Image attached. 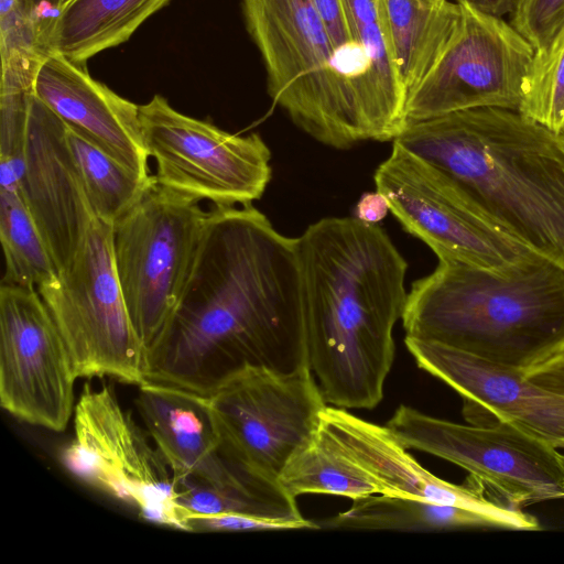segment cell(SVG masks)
<instances>
[{"label": "cell", "mask_w": 564, "mask_h": 564, "mask_svg": "<svg viewBox=\"0 0 564 564\" xmlns=\"http://www.w3.org/2000/svg\"><path fill=\"white\" fill-rule=\"evenodd\" d=\"M310 365L295 238L252 205L214 207L145 381L207 397L247 368Z\"/></svg>", "instance_id": "1"}, {"label": "cell", "mask_w": 564, "mask_h": 564, "mask_svg": "<svg viewBox=\"0 0 564 564\" xmlns=\"http://www.w3.org/2000/svg\"><path fill=\"white\" fill-rule=\"evenodd\" d=\"M310 366L326 403L376 408L391 370L406 261L386 230L326 217L295 238Z\"/></svg>", "instance_id": "2"}, {"label": "cell", "mask_w": 564, "mask_h": 564, "mask_svg": "<svg viewBox=\"0 0 564 564\" xmlns=\"http://www.w3.org/2000/svg\"><path fill=\"white\" fill-rule=\"evenodd\" d=\"M395 143L448 175L495 223L564 270V132L482 107L406 126Z\"/></svg>", "instance_id": "3"}, {"label": "cell", "mask_w": 564, "mask_h": 564, "mask_svg": "<svg viewBox=\"0 0 564 564\" xmlns=\"http://www.w3.org/2000/svg\"><path fill=\"white\" fill-rule=\"evenodd\" d=\"M408 337L528 373L564 350V270L546 259L497 272L442 259L416 280Z\"/></svg>", "instance_id": "4"}, {"label": "cell", "mask_w": 564, "mask_h": 564, "mask_svg": "<svg viewBox=\"0 0 564 564\" xmlns=\"http://www.w3.org/2000/svg\"><path fill=\"white\" fill-rule=\"evenodd\" d=\"M272 101L335 149L371 141L352 83L313 0H241Z\"/></svg>", "instance_id": "5"}, {"label": "cell", "mask_w": 564, "mask_h": 564, "mask_svg": "<svg viewBox=\"0 0 564 564\" xmlns=\"http://www.w3.org/2000/svg\"><path fill=\"white\" fill-rule=\"evenodd\" d=\"M73 419L74 436L61 455L70 474L149 522L192 531L173 470L109 386L85 384Z\"/></svg>", "instance_id": "6"}, {"label": "cell", "mask_w": 564, "mask_h": 564, "mask_svg": "<svg viewBox=\"0 0 564 564\" xmlns=\"http://www.w3.org/2000/svg\"><path fill=\"white\" fill-rule=\"evenodd\" d=\"M207 215L199 202L155 183L112 225L117 278L147 358L180 300Z\"/></svg>", "instance_id": "7"}, {"label": "cell", "mask_w": 564, "mask_h": 564, "mask_svg": "<svg viewBox=\"0 0 564 564\" xmlns=\"http://www.w3.org/2000/svg\"><path fill=\"white\" fill-rule=\"evenodd\" d=\"M70 354L77 378L140 386L147 357L117 278L112 225L95 217L72 261L37 289Z\"/></svg>", "instance_id": "8"}, {"label": "cell", "mask_w": 564, "mask_h": 564, "mask_svg": "<svg viewBox=\"0 0 564 564\" xmlns=\"http://www.w3.org/2000/svg\"><path fill=\"white\" fill-rule=\"evenodd\" d=\"M205 399L223 457L276 480L315 438L327 406L310 365L247 368Z\"/></svg>", "instance_id": "9"}, {"label": "cell", "mask_w": 564, "mask_h": 564, "mask_svg": "<svg viewBox=\"0 0 564 564\" xmlns=\"http://www.w3.org/2000/svg\"><path fill=\"white\" fill-rule=\"evenodd\" d=\"M373 178L403 229L438 260L510 272L544 259L487 216L448 175L395 142Z\"/></svg>", "instance_id": "10"}, {"label": "cell", "mask_w": 564, "mask_h": 564, "mask_svg": "<svg viewBox=\"0 0 564 564\" xmlns=\"http://www.w3.org/2000/svg\"><path fill=\"white\" fill-rule=\"evenodd\" d=\"M143 143L155 183L214 207L252 205L271 180V152L252 133H228L174 109L161 95L139 106Z\"/></svg>", "instance_id": "11"}, {"label": "cell", "mask_w": 564, "mask_h": 564, "mask_svg": "<svg viewBox=\"0 0 564 564\" xmlns=\"http://www.w3.org/2000/svg\"><path fill=\"white\" fill-rule=\"evenodd\" d=\"M386 426L406 449L462 467L509 506L564 499V452L508 422L459 424L402 404Z\"/></svg>", "instance_id": "12"}, {"label": "cell", "mask_w": 564, "mask_h": 564, "mask_svg": "<svg viewBox=\"0 0 564 564\" xmlns=\"http://www.w3.org/2000/svg\"><path fill=\"white\" fill-rule=\"evenodd\" d=\"M455 1L457 26L438 62L408 95L405 127L475 108L519 110L534 48L501 17L470 0Z\"/></svg>", "instance_id": "13"}, {"label": "cell", "mask_w": 564, "mask_h": 564, "mask_svg": "<svg viewBox=\"0 0 564 564\" xmlns=\"http://www.w3.org/2000/svg\"><path fill=\"white\" fill-rule=\"evenodd\" d=\"M77 376L68 348L35 289L1 283L0 405L54 432L75 411Z\"/></svg>", "instance_id": "14"}, {"label": "cell", "mask_w": 564, "mask_h": 564, "mask_svg": "<svg viewBox=\"0 0 564 564\" xmlns=\"http://www.w3.org/2000/svg\"><path fill=\"white\" fill-rule=\"evenodd\" d=\"M137 409L145 430L178 484L193 480L236 491L303 519L296 498L276 479L228 463L219 452L205 397L145 381L139 386Z\"/></svg>", "instance_id": "15"}, {"label": "cell", "mask_w": 564, "mask_h": 564, "mask_svg": "<svg viewBox=\"0 0 564 564\" xmlns=\"http://www.w3.org/2000/svg\"><path fill=\"white\" fill-rule=\"evenodd\" d=\"M321 427L336 448L368 475L380 495L466 508L488 517L500 529L540 530L535 517L492 497L470 476L465 484L455 485L430 473L386 425L327 405Z\"/></svg>", "instance_id": "16"}, {"label": "cell", "mask_w": 564, "mask_h": 564, "mask_svg": "<svg viewBox=\"0 0 564 564\" xmlns=\"http://www.w3.org/2000/svg\"><path fill=\"white\" fill-rule=\"evenodd\" d=\"M19 191L58 273L76 257L95 219L65 123L32 90Z\"/></svg>", "instance_id": "17"}, {"label": "cell", "mask_w": 564, "mask_h": 564, "mask_svg": "<svg viewBox=\"0 0 564 564\" xmlns=\"http://www.w3.org/2000/svg\"><path fill=\"white\" fill-rule=\"evenodd\" d=\"M416 365L442 380L463 400L467 421L490 413L564 452V398L530 381L522 372L457 349L405 336Z\"/></svg>", "instance_id": "18"}, {"label": "cell", "mask_w": 564, "mask_h": 564, "mask_svg": "<svg viewBox=\"0 0 564 564\" xmlns=\"http://www.w3.org/2000/svg\"><path fill=\"white\" fill-rule=\"evenodd\" d=\"M33 91L68 128L127 170L143 177L152 175L139 106L94 79L85 65L50 53L36 72Z\"/></svg>", "instance_id": "19"}, {"label": "cell", "mask_w": 564, "mask_h": 564, "mask_svg": "<svg viewBox=\"0 0 564 564\" xmlns=\"http://www.w3.org/2000/svg\"><path fill=\"white\" fill-rule=\"evenodd\" d=\"M358 51L357 94L372 141H394L403 131L406 94L395 68L382 0H345Z\"/></svg>", "instance_id": "20"}, {"label": "cell", "mask_w": 564, "mask_h": 564, "mask_svg": "<svg viewBox=\"0 0 564 564\" xmlns=\"http://www.w3.org/2000/svg\"><path fill=\"white\" fill-rule=\"evenodd\" d=\"M392 58L408 95L438 62L459 20L455 0H382Z\"/></svg>", "instance_id": "21"}, {"label": "cell", "mask_w": 564, "mask_h": 564, "mask_svg": "<svg viewBox=\"0 0 564 564\" xmlns=\"http://www.w3.org/2000/svg\"><path fill=\"white\" fill-rule=\"evenodd\" d=\"M171 0H67L53 23L51 51L80 65L127 42Z\"/></svg>", "instance_id": "22"}, {"label": "cell", "mask_w": 564, "mask_h": 564, "mask_svg": "<svg viewBox=\"0 0 564 564\" xmlns=\"http://www.w3.org/2000/svg\"><path fill=\"white\" fill-rule=\"evenodd\" d=\"M318 525L328 529L393 531L496 528L488 517L466 508L376 494L354 500L348 510Z\"/></svg>", "instance_id": "23"}, {"label": "cell", "mask_w": 564, "mask_h": 564, "mask_svg": "<svg viewBox=\"0 0 564 564\" xmlns=\"http://www.w3.org/2000/svg\"><path fill=\"white\" fill-rule=\"evenodd\" d=\"M58 11L33 0H0V93L33 89L41 63L52 53L50 37Z\"/></svg>", "instance_id": "24"}, {"label": "cell", "mask_w": 564, "mask_h": 564, "mask_svg": "<svg viewBox=\"0 0 564 564\" xmlns=\"http://www.w3.org/2000/svg\"><path fill=\"white\" fill-rule=\"evenodd\" d=\"M66 137L89 204L100 220L113 225L155 184L153 174L132 173L67 126Z\"/></svg>", "instance_id": "25"}, {"label": "cell", "mask_w": 564, "mask_h": 564, "mask_svg": "<svg viewBox=\"0 0 564 564\" xmlns=\"http://www.w3.org/2000/svg\"><path fill=\"white\" fill-rule=\"evenodd\" d=\"M279 482L294 498L324 494L356 500L379 494L376 484L336 448L322 427L315 438L290 459Z\"/></svg>", "instance_id": "26"}, {"label": "cell", "mask_w": 564, "mask_h": 564, "mask_svg": "<svg viewBox=\"0 0 564 564\" xmlns=\"http://www.w3.org/2000/svg\"><path fill=\"white\" fill-rule=\"evenodd\" d=\"M2 283L37 290L58 272L19 188H0Z\"/></svg>", "instance_id": "27"}, {"label": "cell", "mask_w": 564, "mask_h": 564, "mask_svg": "<svg viewBox=\"0 0 564 564\" xmlns=\"http://www.w3.org/2000/svg\"><path fill=\"white\" fill-rule=\"evenodd\" d=\"M555 132H564V25L534 51L518 110Z\"/></svg>", "instance_id": "28"}, {"label": "cell", "mask_w": 564, "mask_h": 564, "mask_svg": "<svg viewBox=\"0 0 564 564\" xmlns=\"http://www.w3.org/2000/svg\"><path fill=\"white\" fill-rule=\"evenodd\" d=\"M509 17L510 24L536 51L564 25V0H514Z\"/></svg>", "instance_id": "29"}, {"label": "cell", "mask_w": 564, "mask_h": 564, "mask_svg": "<svg viewBox=\"0 0 564 564\" xmlns=\"http://www.w3.org/2000/svg\"><path fill=\"white\" fill-rule=\"evenodd\" d=\"M313 3L325 24L345 72L352 83L358 99L357 79L359 74V58L347 15L345 0H313Z\"/></svg>", "instance_id": "30"}, {"label": "cell", "mask_w": 564, "mask_h": 564, "mask_svg": "<svg viewBox=\"0 0 564 564\" xmlns=\"http://www.w3.org/2000/svg\"><path fill=\"white\" fill-rule=\"evenodd\" d=\"M32 90L0 93V159L22 161Z\"/></svg>", "instance_id": "31"}, {"label": "cell", "mask_w": 564, "mask_h": 564, "mask_svg": "<svg viewBox=\"0 0 564 564\" xmlns=\"http://www.w3.org/2000/svg\"><path fill=\"white\" fill-rule=\"evenodd\" d=\"M191 525L192 531L218 532L321 529L317 522L307 519L301 521H282L237 512L192 516Z\"/></svg>", "instance_id": "32"}, {"label": "cell", "mask_w": 564, "mask_h": 564, "mask_svg": "<svg viewBox=\"0 0 564 564\" xmlns=\"http://www.w3.org/2000/svg\"><path fill=\"white\" fill-rule=\"evenodd\" d=\"M524 376L536 386L564 398V350Z\"/></svg>", "instance_id": "33"}, {"label": "cell", "mask_w": 564, "mask_h": 564, "mask_svg": "<svg viewBox=\"0 0 564 564\" xmlns=\"http://www.w3.org/2000/svg\"><path fill=\"white\" fill-rule=\"evenodd\" d=\"M389 212L386 197L379 192L366 193L359 199L356 207V217L365 223L377 224Z\"/></svg>", "instance_id": "34"}, {"label": "cell", "mask_w": 564, "mask_h": 564, "mask_svg": "<svg viewBox=\"0 0 564 564\" xmlns=\"http://www.w3.org/2000/svg\"><path fill=\"white\" fill-rule=\"evenodd\" d=\"M33 1L36 3H46V4L53 6V7L57 8L58 10H61L62 6L67 0H33Z\"/></svg>", "instance_id": "35"}]
</instances>
